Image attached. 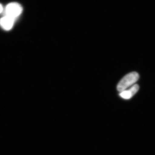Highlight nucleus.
Here are the masks:
<instances>
[{"instance_id": "nucleus-5", "label": "nucleus", "mask_w": 155, "mask_h": 155, "mask_svg": "<svg viewBox=\"0 0 155 155\" xmlns=\"http://www.w3.org/2000/svg\"><path fill=\"white\" fill-rule=\"evenodd\" d=\"M3 11V6L2 5V4H0V14Z\"/></svg>"}, {"instance_id": "nucleus-3", "label": "nucleus", "mask_w": 155, "mask_h": 155, "mask_svg": "<svg viewBox=\"0 0 155 155\" xmlns=\"http://www.w3.org/2000/svg\"><path fill=\"white\" fill-rule=\"evenodd\" d=\"M139 86L137 84H135L131 87L129 89L120 92L119 95L121 97L125 99H129L138 91Z\"/></svg>"}, {"instance_id": "nucleus-1", "label": "nucleus", "mask_w": 155, "mask_h": 155, "mask_svg": "<svg viewBox=\"0 0 155 155\" xmlns=\"http://www.w3.org/2000/svg\"><path fill=\"white\" fill-rule=\"evenodd\" d=\"M139 78V75L137 72L128 73L125 75L118 83L117 86V90L120 92L126 90V89L136 82Z\"/></svg>"}, {"instance_id": "nucleus-4", "label": "nucleus", "mask_w": 155, "mask_h": 155, "mask_svg": "<svg viewBox=\"0 0 155 155\" xmlns=\"http://www.w3.org/2000/svg\"><path fill=\"white\" fill-rule=\"evenodd\" d=\"M14 18L6 15L0 19V25L5 30H10L14 25Z\"/></svg>"}, {"instance_id": "nucleus-2", "label": "nucleus", "mask_w": 155, "mask_h": 155, "mask_svg": "<svg viewBox=\"0 0 155 155\" xmlns=\"http://www.w3.org/2000/svg\"><path fill=\"white\" fill-rule=\"evenodd\" d=\"M5 11L6 16H9L15 19L21 14L22 8L19 3L12 2L7 5Z\"/></svg>"}]
</instances>
